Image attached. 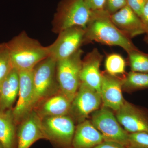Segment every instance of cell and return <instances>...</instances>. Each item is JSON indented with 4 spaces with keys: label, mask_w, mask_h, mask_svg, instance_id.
Instances as JSON below:
<instances>
[{
    "label": "cell",
    "mask_w": 148,
    "mask_h": 148,
    "mask_svg": "<svg viewBox=\"0 0 148 148\" xmlns=\"http://www.w3.org/2000/svg\"><path fill=\"white\" fill-rule=\"evenodd\" d=\"M140 18L145 28V36H148V0H147L143 7Z\"/></svg>",
    "instance_id": "cell-28"
},
{
    "label": "cell",
    "mask_w": 148,
    "mask_h": 148,
    "mask_svg": "<svg viewBox=\"0 0 148 148\" xmlns=\"http://www.w3.org/2000/svg\"><path fill=\"white\" fill-rule=\"evenodd\" d=\"M126 62L120 54L112 53L106 57L105 61L106 71L108 73L114 76L125 75Z\"/></svg>",
    "instance_id": "cell-21"
},
{
    "label": "cell",
    "mask_w": 148,
    "mask_h": 148,
    "mask_svg": "<svg viewBox=\"0 0 148 148\" xmlns=\"http://www.w3.org/2000/svg\"><path fill=\"white\" fill-rule=\"evenodd\" d=\"M92 12L83 0H61L52 21V31L58 34L73 27L85 29Z\"/></svg>",
    "instance_id": "cell-3"
},
{
    "label": "cell",
    "mask_w": 148,
    "mask_h": 148,
    "mask_svg": "<svg viewBox=\"0 0 148 148\" xmlns=\"http://www.w3.org/2000/svg\"><path fill=\"white\" fill-rule=\"evenodd\" d=\"M13 69L18 72L31 71L49 56L47 47L28 36L25 32L6 42Z\"/></svg>",
    "instance_id": "cell-2"
},
{
    "label": "cell",
    "mask_w": 148,
    "mask_h": 148,
    "mask_svg": "<svg viewBox=\"0 0 148 148\" xmlns=\"http://www.w3.org/2000/svg\"><path fill=\"white\" fill-rule=\"evenodd\" d=\"M103 56L96 48L87 53L82 60L81 82L101 92L102 75L100 66ZM101 94V93H100Z\"/></svg>",
    "instance_id": "cell-14"
},
{
    "label": "cell",
    "mask_w": 148,
    "mask_h": 148,
    "mask_svg": "<svg viewBox=\"0 0 148 148\" xmlns=\"http://www.w3.org/2000/svg\"><path fill=\"white\" fill-rule=\"evenodd\" d=\"M46 139L58 148H71L76 126L69 115L42 119Z\"/></svg>",
    "instance_id": "cell-6"
},
{
    "label": "cell",
    "mask_w": 148,
    "mask_h": 148,
    "mask_svg": "<svg viewBox=\"0 0 148 148\" xmlns=\"http://www.w3.org/2000/svg\"><path fill=\"white\" fill-rule=\"evenodd\" d=\"M96 42L110 46H119L129 53L138 49L132 40L125 36L111 20L105 10L92 11L85 29L84 43Z\"/></svg>",
    "instance_id": "cell-1"
},
{
    "label": "cell",
    "mask_w": 148,
    "mask_h": 148,
    "mask_svg": "<svg viewBox=\"0 0 148 148\" xmlns=\"http://www.w3.org/2000/svg\"><path fill=\"white\" fill-rule=\"evenodd\" d=\"M56 61L49 56L33 69V110L41 101L59 91L56 79Z\"/></svg>",
    "instance_id": "cell-5"
},
{
    "label": "cell",
    "mask_w": 148,
    "mask_h": 148,
    "mask_svg": "<svg viewBox=\"0 0 148 148\" xmlns=\"http://www.w3.org/2000/svg\"><path fill=\"white\" fill-rule=\"evenodd\" d=\"M19 87L18 101L12 109L14 120L18 125L33 110V70L18 72Z\"/></svg>",
    "instance_id": "cell-11"
},
{
    "label": "cell",
    "mask_w": 148,
    "mask_h": 148,
    "mask_svg": "<svg viewBox=\"0 0 148 148\" xmlns=\"http://www.w3.org/2000/svg\"><path fill=\"white\" fill-rule=\"evenodd\" d=\"M83 53L80 48L68 58L56 62V79L59 90L71 102L80 84Z\"/></svg>",
    "instance_id": "cell-4"
},
{
    "label": "cell",
    "mask_w": 148,
    "mask_h": 148,
    "mask_svg": "<svg viewBox=\"0 0 148 148\" xmlns=\"http://www.w3.org/2000/svg\"><path fill=\"white\" fill-rule=\"evenodd\" d=\"M58 34L55 41L47 47L49 56L56 62L68 58L80 49L84 43L85 29L73 27Z\"/></svg>",
    "instance_id": "cell-9"
},
{
    "label": "cell",
    "mask_w": 148,
    "mask_h": 148,
    "mask_svg": "<svg viewBox=\"0 0 148 148\" xmlns=\"http://www.w3.org/2000/svg\"><path fill=\"white\" fill-rule=\"evenodd\" d=\"M147 0H127V5L139 17Z\"/></svg>",
    "instance_id": "cell-26"
},
{
    "label": "cell",
    "mask_w": 148,
    "mask_h": 148,
    "mask_svg": "<svg viewBox=\"0 0 148 148\" xmlns=\"http://www.w3.org/2000/svg\"><path fill=\"white\" fill-rule=\"evenodd\" d=\"M94 148H130L119 143L112 141H104Z\"/></svg>",
    "instance_id": "cell-29"
},
{
    "label": "cell",
    "mask_w": 148,
    "mask_h": 148,
    "mask_svg": "<svg viewBox=\"0 0 148 148\" xmlns=\"http://www.w3.org/2000/svg\"><path fill=\"white\" fill-rule=\"evenodd\" d=\"M128 147L130 148H148V133H129Z\"/></svg>",
    "instance_id": "cell-24"
},
{
    "label": "cell",
    "mask_w": 148,
    "mask_h": 148,
    "mask_svg": "<svg viewBox=\"0 0 148 148\" xmlns=\"http://www.w3.org/2000/svg\"><path fill=\"white\" fill-rule=\"evenodd\" d=\"M101 94L87 85L80 83L71 104L70 116L79 124L90 114L100 108L102 103Z\"/></svg>",
    "instance_id": "cell-8"
},
{
    "label": "cell",
    "mask_w": 148,
    "mask_h": 148,
    "mask_svg": "<svg viewBox=\"0 0 148 148\" xmlns=\"http://www.w3.org/2000/svg\"><path fill=\"white\" fill-rule=\"evenodd\" d=\"M19 87L18 72L13 69L0 83V111L13 108L18 96Z\"/></svg>",
    "instance_id": "cell-18"
},
{
    "label": "cell",
    "mask_w": 148,
    "mask_h": 148,
    "mask_svg": "<svg viewBox=\"0 0 148 148\" xmlns=\"http://www.w3.org/2000/svg\"><path fill=\"white\" fill-rule=\"evenodd\" d=\"M0 148H4L2 144H1V142H0Z\"/></svg>",
    "instance_id": "cell-31"
},
{
    "label": "cell",
    "mask_w": 148,
    "mask_h": 148,
    "mask_svg": "<svg viewBox=\"0 0 148 148\" xmlns=\"http://www.w3.org/2000/svg\"><path fill=\"white\" fill-rule=\"evenodd\" d=\"M148 89V73L130 71L123 80V90L131 92Z\"/></svg>",
    "instance_id": "cell-20"
},
{
    "label": "cell",
    "mask_w": 148,
    "mask_h": 148,
    "mask_svg": "<svg viewBox=\"0 0 148 148\" xmlns=\"http://www.w3.org/2000/svg\"><path fill=\"white\" fill-rule=\"evenodd\" d=\"M92 11L104 10L106 0H83Z\"/></svg>",
    "instance_id": "cell-27"
},
{
    "label": "cell",
    "mask_w": 148,
    "mask_h": 148,
    "mask_svg": "<svg viewBox=\"0 0 148 148\" xmlns=\"http://www.w3.org/2000/svg\"><path fill=\"white\" fill-rule=\"evenodd\" d=\"M104 141L90 121L86 119L76 126L71 148H94Z\"/></svg>",
    "instance_id": "cell-17"
},
{
    "label": "cell",
    "mask_w": 148,
    "mask_h": 148,
    "mask_svg": "<svg viewBox=\"0 0 148 148\" xmlns=\"http://www.w3.org/2000/svg\"><path fill=\"white\" fill-rule=\"evenodd\" d=\"M144 40L147 43H148V36H145L144 38Z\"/></svg>",
    "instance_id": "cell-30"
},
{
    "label": "cell",
    "mask_w": 148,
    "mask_h": 148,
    "mask_svg": "<svg viewBox=\"0 0 148 148\" xmlns=\"http://www.w3.org/2000/svg\"><path fill=\"white\" fill-rule=\"evenodd\" d=\"M127 54L131 71L148 73V53L138 49Z\"/></svg>",
    "instance_id": "cell-22"
},
{
    "label": "cell",
    "mask_w": 148,
    "mask_h": 148,
    "mask_svg": "<svg viewBox=\"0 0 148 148\" xmlns=\"http://www.w3.org/2000/svg\"><path fill=\"white\" fill-rule=\"evenodd\" d=\"M71 102L59 90L39 103L33 110L41 119L62 116L70 114Z\"/></svg>",
    "instance_id": "cell-16"
},
{
    "label": "cell",
    "mask_w": 148,
    "mask_h": 148,
    "mask_svg": "<svg viewBox=\"0 0 148 148\" xmlns=\"http://www.w3.org/2000/svg\"><path fill=\"white\" fill-rule=\"evenodd\" d=\"M13 69L6 42L0 43V83Z\"/></svg>",
    "instance_id": "cell-23"
},
{
    "label": "cell",
    "mask_w": 148,
    "mask_h": 148,
    "mask_svg": "<svg viewBox=\"0 0 148 148\" xmlns=\"http://www.w3.org/2000/svg\"><path fill=\"white\" fill-rule=\"evenodd\" d=\"M101 99L103 106L113 111L121 108L125 101L122 94L123 76H114L107 72H101Z\"/></svg>",
    "instance_id": "cell-12"
},
{
    "label": "cell",
    "mask_w": 148,
    "mask_h": 148,
    "mask_svg": "<svg viewBox=\"0 0 148 148\" xmlns=\"http://www.w3.org/2000/svg\"><path fill=\"white\" fill-rule=\"evenodd\" d=\"M90 121L105 141L116 142L128 147L129 133L122 127L110 109L103 106L92 113Z\"/></svg>",
    "instance_id": "cell-7"
},
{
    "label": "cell",
    "mask_w": 148,
    "mask_h": 148,
    "mask_svg": "<svg viewBox=\"0 0 148 148\" xmlns=\"http://www.w3.org/2000/svg\"><path fill=\"white\" fill-rule=\"evenodd\" d=\"M17 128L12 109L0 111V142L4 148H14Z\"/></svg>",
    "instance_id": "cell-19"
},
{
    "label": "cell",
    "mask_w": 148,
    "mask_h": 148,
    "mask_svg": "<svg viewBox=\"0 0 148 148\" xmlns=\"http://www.w3.org/2000/svg\"><path fill=\"white\" fill-rule=\"evenodd\" d=\"M116 116L128 133H148V110L125 101Z\"/></svg>",
    "instance_id": "cell-10"
},
{
    "label": "cell",
    "mask_w": 148,
    "mask_h": 148,
    "mask_svg": "<svg viewBox=\"0 0 148 148\" xmlns=\"http://www.w3.org/2000/svg\"><path fill=\"white\" fill-rule=\"evenodd\" d=\"M16 136L17 148H29L38 140L46 139L41 119L34 111L17 125Z\"/></svg>",
    "instance_id": "cell-13"
},
{
    "label": "cell",
    "mask_w": 148,
    "mask_h": 148,
    "mask_svg": "<svg viewBox=\"0 0 148 148\" xmlns=\"http://www.w3.org/2000/svg\"><path fill=\"white\" fill-rule=\"evenodd\" d=\"M110 17L117 28L130 39L145 34L140 17L127 4L115 13L111 14Z\"/></svg>",
    "instance_id": "cell-15"
},
{
    "label": "cell",
    "mask_w": 148,
    "mask_h": 148,
    "mask_svg": "<svg viewBox=\"0 0 148 148\" xmlns=\"http://www.w3.org/2000/svg\"><path fill=\"white\" fill-rule=\"evenodd\" d=\"M127 5V0H106L104 10L111 15Z\"/></svg>",
    "instance_id": "cell-25"
}]
</instances>
